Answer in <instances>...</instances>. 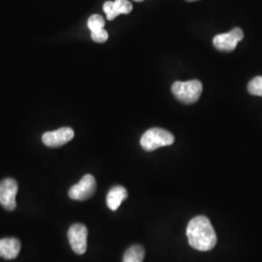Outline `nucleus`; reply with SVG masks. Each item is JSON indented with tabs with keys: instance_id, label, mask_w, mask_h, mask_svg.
I'll return each mask as SVG.
<instances>
[{
	"instance_id": "obj_1",
	"label": "nucleus",
	"mask_w": 262,
	"mask_h": 262,
	"mask_svg": "<svg viewBox=\"0 0 262 262\" xmlns=\"http://www.w3.org/2000/svg\"><path fill=\"white\" fill-rule=\"evenodd\" d=\"M187 236L191 248L207 252L215 248L216 234L209 219L204 215L193 217L187 225Z\"/></svg>"
},
{
	"instance_id": "obj_2",
	"label": "nucleus",
	"mask_w": 262,
	"mask_h": 262,
	"mask_svg": "<svg viewBox=\"0 0 262 262\" xmlns=\"http://www.w3.org/2000/svg\"><path fill=\"white\" fill-rule=\"evenodd\" d=\"M171 91L179 101L185 104L195 103L203 92V85L198 80L187 82H175L172 84Z\"/></svg>"
},
{
	"instance_id": "obj_3",
	"label": "nucleus",
	"mask_w": 262,
	"mask_h": 262,
	"mask_svg": "<svg viewBox=\"0 0 262 262\" xmlns=\"http://www.w3.org/2000/svg\"><path fill=\"white\" fill-rule=\"evenodd\" d=\"M175 138L172 133L169 131L154 127L146 131L141 137V147L147 151L157 150L161 147L170 146L174 143Z\"/></svg>"
},
{
	"instance_id": "obj_4",
	"label": "nucleus",
	"mask_w": 262,
	"mask_h": 262,
	"mask_svg": "<svg viewBox=\"0 0 262 262\" xmlns=\"http://www.w3.org/2000/svg\"><path fill=\"white\" fill-rule=\"evenodd\" d=\"M96 190V181L93 175H84L81 181L69 189L68 195L78 201H84L93 197Z\"/></svg>"
},
{
	"instance_id": "obj_5",
	"label": "nucleus",
	"mask_w": 262,
	"mask_h": 262,
	"mask_svg": "<svg viewBox=\"0 0 262 262\" xmlns=\"http://www.w3.org/2000/svg\"><path fill=\"white\" fill-rule=\"evenodd\" d=\"M18 188V183L14 179H4L0 182V204L5 210L14 211L16 209Z\"/></svg>"
},
{
	"instance_id": "obj_6",
	"label": "nucleus",
	"mask_w": 262,
	"mask_h": 262,
	"mask_svg": "<svg viewBox=\"0 0 262 262\" xmlns=\"http://www.w3.org/2000/svg\"><path fill=\"white\" fill-rule=\"evenodd\" d=\"M244 32L241 28H235L227 33H222L215 35L213 39L214 47L223 52H232L237 44L243 40Z\"/></svg>"
},
{
	"instance_id": "obj_7",
	"label": "nucleus",
	"mask_w": 262,
	"mask_h": 262,
	"mask_svg": "<svg viewBox=\"0 0 262 262\" xmlns=\"http://www.w3.org/2000/svg\"><path fill=\"white\" fill-rule=\"evenodd\" d=\"M68 240L74 253L84 254L88 247V228L82 224H74L68 230Z\"/></svg>"
},
{
	"instance_id": "obj_8",
	"label": "nucleus",
	"mask_w": 262,
	"mask_h": 262,
	"mask_svg": "<svg viewBox=\"0 0 262 262\" xmlns=\"http://www.w3.org/2000/svg\"><path fill=\"white\" fill-rule=\"evenodd\" d=\"M74 134L71 127H61L56 130L45 132L42 136V142L49 148H59L72 140Z\"/></svg>"
},
{
	"instance_id": "obj_9",
	"label": "nucleus",
	"mask_w": 262,
	"mask_h": 262,
	"mask_svg": "<svg viewBox=\"0 0 262 262\" xmlns=\"http://www.w3.org/2000/svg\"><path fill=\"white\" fill-rule=\"evenodd\" d=\"M133 9V6L128 0H115L106 1L104 3L103 11L107 19L113 20L120 15H127Z\"/></svg>"
},
{
	"instance_id": "obj_10",
	"label": "nucleus",
	"mask_w": 262,
	"mask_h": 262,
	"mask_svg": "<svg viewBox=\"0 0 262 262\" xmlns=\"http://www.w3.org/2000/svg\"><path fill=\"white\" fill-rule=\"evenodd\" d=\"M20 251V242L17 238L0 239V257L4 259H15Z\"/></svg>"
},
{
	"instance_id": "obj_11",
	"label": "nucleus",
	"mask_w": 262,
	"mask_h": 262,
	"mask_svg": "<svg viewBox=\"0 0 262 262\" xmlns=\"http://www.w3.org/2000/svg\"><path fill=\"white\" fill-rule=\"evenodd\" d=\"M127 197V190L122 187V186H116L112 187L108 194H107V206L112 210V211H117L119 207L121 206L123 200H125Z\"/></svg>"
},
{
	"instance_id": "obj_12",
	"label": "nucleus",
	"mask_w": 262,
	"mask_h": 262,
	"mask_svg": "<svg viewBox=\"0 0 262 262\" xmlns=\"http://www.w3.org/2000/svg\"><path fill=\"white\" fill-rule=\"evenodd\" d=\"M145 250L140 245H134L123 254L122 262H143Z\"/></svg>"
},
{
	"instance_id": "obj_13",
	"label": "nucleus",
	"mask_w": 262,
	"mask_h": 262,
	"mask_svg": "<svg viewBox=\"0 0 262 262\" xmlns=\"http://www.w3.org/2000/svg\"><path fill=\"white\" fill-rule=\"evenodd\" d=\"M104 27H105V19L102 16L98 14H94L89 18L88 28H90L92 32L103 29Z\"/></svg>"
},
{
	"instance_id": "obj_14",
	"label": "nucleus",
	"mask_w": 262,
	"mask_h": 262,
	"mask_svg": "<svg viewBox=\"0 0 262 262\" xmlns=\"http://www.w3.org/2000/svg\"><path fill=\"white\" fill-rule=\"evenodd\" d=\"M249 93L256 96H262V76L255 77L248 84Z\"/></svg>"
},
{
	"instance_id": "obj_15",
	"label": "nucleus",
	"mask_w": 262,
	"mask_h": 262,
	"mask_svg": "<svg viewBox=\"0 0 262 262\" xmlns=\"http://www.w3.org/2000/svg\"><path fill=\"white\" fill-rule=\"evenodd\" d=\"M108 38H109L108 32L104 28L103 29H100V30L92 32V39L96 43H104V42H106L108 40Z\"/></svg>"
},
{
	"instance_id": "obj_16",
	"label": "nucleus",
	"mask_w": 262,
	"mask_h": 262,
	"mask_svg": "<svg viewBox=\"0 0 262 262\" xmlns=\"http://www.w3.org/2000/svg\"><path fill=\"white\" fill-rule=\"evenodd\" d=\"M133 1H136V2H142V1H144V0H133Z\"/></svg>"
},
{
	"instance_id": "obj_17",
	"label": "nucleus",
	"mask_w": 262,
	"mask_h": 262,
	"mask_svg": "<svg viewBox=\"0 0 262 262\" xmlns=\"http://www.w3.org/2000/svg\"><path fill=\"white\" fill-rule=\"evenodd\" d=\"M188 2H193V1H197V0H187Z\"/></svg>"
}]
</instances>
